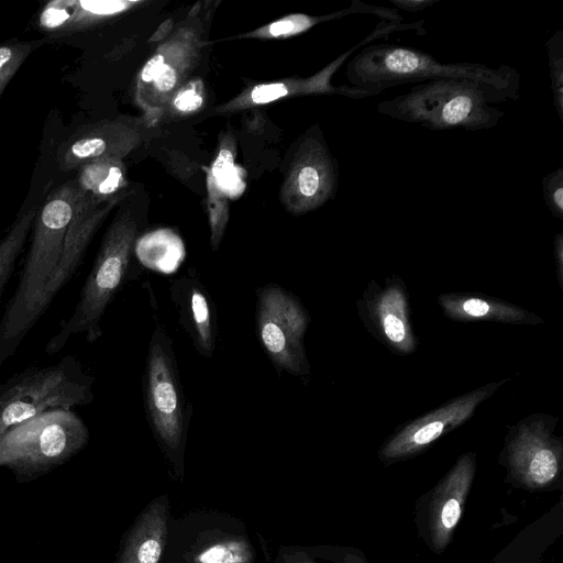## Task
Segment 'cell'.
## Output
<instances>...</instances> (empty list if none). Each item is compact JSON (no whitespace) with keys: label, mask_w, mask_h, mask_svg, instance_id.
Instances as JSON below:
<instances>
[{"label":"cell","mask_w":563,"mask_h":563,"mask_svg":"<svg viewBox=\"0 0 563 563\" xmlns=\"http://www.w3.org/2000/svg\"><path fill=\"white\" fill-rule=\"evenodd\" d=\"M79 196L75 180L65 183L48 195L37 211L18 287L0 321V367L27 334L29 313L59 262Z\"/></svg>","instance_id":"1"},{"label":"cell","mask_w":563,"mask_h":563,"mask_svg":"<svg viewBox=\"0 0 563 563\" xmlns=\"http://www.w3.org/2000/svg\"><path fill=\"white\" fill-rule=\"evenodd\" d=\"M352 87L378 96L384 90L437 78H466L519 98L521 77L516 68H490L478 63H442L432 55L397 44L365 45L347 64Z\"/></svg>","instance_id":"2"},{"label":"cell","mask_w":563,"mask_h":563,"mask_svg":"<svg viewBox=\"0 0 563 563\" xmlns=\"http://www.w3.org/2000/svg\"><path fill=\"white\" fill-rule=\"evenodd\" d=\"M514 95L466 78H437L378 103L382 114L442 131L492 129L504 112L492 103L516 100Z\"/></svg>","instance_id":"3"},{"label":"cell","mask_w":563,"mask_h":563,"mask_svg":"<svg viewBox=\"0 0 563 563\" xmlns=\"http://www.w3.org/2000/svg\"><path fill=\"white\" fill-rule=\"evenodd\" d=\"M137 223L126 214L118 217L104 234L90 273L71 316L48 341L45 353L59 352L70 336L85 334L93 343L102 335L101 322L108 306L130 279Z\"/></svg>","instance_id":"4"},{"label":"cell","mask_w":563,"mask_h":563,"mask_svg":"<svg viewBox=\"0 0 563 563\" xmlns=\"http://www.w3.org/2000/svg\"><path fill=\"white\" fill-rule=\"evenodd\" d=\"M142 394L145 418L162 451L173 464L183 461L192 404L187 400L173 339L156 322L147 344Z\"/></svg>","instance_id":"5"},{"label":"cell","mask_w":563,"mask_h":563,"mask_svg":"<svg viewBox=\"0 0 563 563\" xmlns=\"http://www.w3.org/2000/svg\"><path fill=\"white\" fill-rule=\"evenodd\" d=\"M89 429L73 410L52 409L0 434V466L23 481L64 464L88 443Z\"/></svg>","instance_id":"6"},{"label":"cell","mask_w":563,"mask_h":563,"mask_svg":"<svg viewBox=\"0 0 563 563\" xmlns=\"http://www.w3.org/2000/svg\"><path fill=\"white\" fill-rule=\"evenodd\" d=\"M92 385L93 377L73 355L14 375L2 384L0 434L47 410L89 405L95 398Z\"/></svg>","instance_id":"7"},{"label":"cell","mask_w":563,"mask_h":563,"mask_svg":"<svg viewBox=\"0 0 563 563\" xmlns=\"http://www.w3.org/2000/svg\"><path fill=\"white\" fill-rule=\"evenodd\" d=\"M558 421V417L533 413L507 427L498 456L506 483L530 493L562 489L563 438L554 434Z\"/></svg>","instance_id":"8"},{"label":"cell","mask_w":563,"mask_h":563,"mask_svg":"<svg viewBox=\"0 0 563 563\" xmlns=\"http://www.w3.org/2000/svg\"><path fill=\"white\" fill-rule=\"evenodd\" d=\"M310 321L300 299L280 285L269 283L256 289V336L278 375L309 378L305 336Z\"/></svg>","instance_id":"9"},{"label":"cell","mask_w":563,"mask_h":563,"mask_svg":"<svg viewBox=\"0 0 563 563\" xmlns=\"http://www.w3.org/2000/svg\"><path fill=\"white\" fill-rule=\"evenodd\" d=\"M477 468L475 452L461 454L433 487L420 495L413 522L426 547L441 555L451 544L470 495Z\"/></svg>","instance_id":"10"},{"label":"cell","mask_w":563,"mask_h":563,"mask_svg":"<svg viewBox=\"0 0 563 563\" xmlns=\"http://www.w3.org/2000/svg\"><path fill=\"white\" fill-rule=\"evenodd\" d=\"M508 380L483 385L400 426L378 449L379 462L389 466L420 455L438 439L466 422L476 408Z\"/></svg>","instance_id":"11"},{"label":"cell","mask_w":563,"mask_h":563,"mask_svg":"<svg viewBox=\"0 0 563 563\" xmlns=\"http://www.w3.org/2000/svg\"><path fill=\"white\" fill-rule=\"evenodd\" d=\"M356 309L366 330L390 352L409 355L417 350L408 291L399 276L386 277L383 286L372 279Z\"/></svg>","instance_id":"12"},{"label":"cell","mask_w":563,"mask_h":563,"mask_svg":"<svg viewBox=\"0 0 563 563\" xmlns=\"http://www.w3.org/2000/svg\"><path fill=\"white\" fill-rule=\"evenodd\" d=\"M112 202L100 208L98 207L100 202L92 200L80 191L64 240L59 262L43 286L29 313L25 324L26 332L43 316L56 294L67 284L80 266L86 250L96 231L109 213Z\"/></svg>","instance_id":"13"},{"label":"cell","mask_w":563,"mask_h":563,"mask_svg":"<svg viewBox=\"0 0 563 563\" xmlns=\"http://www.w3.org/2000/svg\"><path fill=\"white\" fill-rule=\"evenodd\" d=\"M168 292L178 322L194 349L202 357L211 358L218 342V312L199 273L190 267L183 275L169 279Z\"/></svg>","instance_id":"14"},{"label":"cell","mask_w":563,"mask_h":563,"mask_svg":"<svg viewBox=\"0 0 563 563\" xmlns=\"http://www.w3.org/2000/svg\"><path fill=\"white\" fill-rule=\"evenodd\" d=\"M338 188V165L323 139H308L296 164L292 189L298 201L297 209L307 211L331 199Z\"/></svg>","instance_id":"15"},{"label":"cell","mask_w":563,"mask_h":563,"mask_svg":"<svg viewBox=\"0 0 563 563\" xmlns=\"http://www.w3.org/2000/svg\"><path fill=\"white\" fill-rule=\"evenodd\" d=\"M128 146V131L122 123L107 121L85 125L60 144L57 162L62 170L79 169L91 161L119 159Z\"/></svg>","instance_id":"16"},{"label":"cell","mask_w":563,"mask_h":563,"mask_svg":"<svg viewBox=\"0 0 563 563\" xmlns=\"http://www.w3.org/2000/svg\"><path fill=\"white\" fill-rule=\"evenodd\" d=\"M438 305L445 317L459 322L489 321L531 325L543 322L531 311L479 292L440 294Z\"/></svg>","instance_id":"17"},{"label":"cell","mask_w":563,"mask_h":563,"mask_svg":"<svg viewBox=\"0 0 563 563\" xmlns=\"http://www.w3.org/2000/svg\"><path fill=\"white\" fill-rule=\"evenodd\" d=\"M137 3L125 0H55L43 8L38 24L51 34L74 33L115 16Z\"/></svg>","instance_id":"18"},{"label":"cell","mask_w":563,"mask_h":563,"mask_svg":"<svg viewBox=\"0 0 563 563\" xmlns=\"http://www.w3.org/2000/svg\"><path fill=\"white\" fill-rule=\"evenodd\" d=\"M166 534V508L153 504L132 530L119 563H159Z\"/></svg>","instance_id":"19"},{"label":"cell","mask_w":563,"mask_h":563,"mask_svg":"<svg viewBox=\"0 0 563 563\" xmlns=\"http://www.w3.org/2000/svg\"><path fill=\"white\" fill-rule=\"evenodd\" d=\"M75 181L85 196L102 202L124 185L123 165L117 158L91 161L79 168Z\"/></svg>","instance_id":"20"},{"label":"cell","mask_w":563,"mask_h":563,"mask_svg":"<svg viewBox=\"0 0 563 563\" xmlns=\"http://www.w3.org/2000/svg\"><path fill=\"white\" fill-rule=\"evenodd\" d=\"M38 209L37 205L22 209L0 240V299L32 230Z\"/></svg>","instance_id":"21"},{"label":"cell","mask_w":563,"mask_h":563,"mask_svg":"<svg viewBox=\"0 0 563 563\" xmlns=\"http://www.w3.org/2000/svg\"><path fill=\"white\" fill-rule=\"evenodd\" d=\"M254 551L251 544L239 537L214 541L195 554V563H251Z\"/></svg>","instance_id":"22"},{"label":"cell","mask_w":563,"mask_h":563,"mask_svg":"<svg viewBox=\"0 0 563 563\" xmlns=\"http://www.w3.org/2000/svg\"><path fill=\"white\" fill-rule=\"evenodd\" d=\"M45 43L46 40L42 38L29 42L13 40L0 44V98L25 59Z\"/></svg>","instance_id":"23"},{"label":"cell","mask_w":563,"mask_h":563,"mask_svg":"<svg viewBox=\"0 0 563 563\" xmlns=\"http://www.w3.org/2000/svg\"><path fill=\"white\" fill-rule=\"evenodd\" d=\"M551 90L556 114L563 123V29H558L545 43Z\"/></svg>","instance_id":"24"},{"label":"cell","mask_w":563,"mask_h":563,"mask_svg":"<svg viewBox=\"0 0 563 563\" xmlns=\"http://www.w3.org/2000/svg\"><path fill=\"white\" fill-rule=\"evenodd\" d=\"M325 561L320 562L308 552L295 551L284 556L285 563H369L364 553L353 547H329L323 551Z\"/></svg>","instance_id":"25"},{"label":"cell","mask_w":563,"mask_h":563,"mask_svg":"<svg viewBox=\"0 0 563 563\" xmlns=\"http://www.w3.org/2000/svg\"><path fill=\"white\" fill-rule=\"evenodd\" d=\"M542 196L551 214L563 220V167L543 176Z\"/></svg>","instance_id":"26"},{"label":"cell","mask_w":563,"mask_h":563,"mask_svg":"<svg viewBox=\"0 0 563 563\" xmlns=\"http://www.w3.org/2000/svg\"><path fill=\"white\" fill-rule=\"evenodd\" d=\"M287 93L288 87L283 82L261 84L252 89L250 100L254 104H265L280 99Z\"/></svg>","instance_id":"27"},{"label":"cell","mask_w":563,"mask_h":563,"mask_svg":"<svg viewBox=\"0 0 563 563\" xmlns=\"http://www.w3.org/2000/svg\"><path fill=\"white\" fill-rule=\"evenodd\" d=\"M202 101L196 88H185L176 96L173 103L180 112H192L202 106Z\"/></svg>","instance_id":"28"},{"label":"cell","mask_w":563,"mask_h":563,"mask_svg":"<svg viewBox=\"0 0 563 563\" xmlns=\"http://www.w3.org/2000/svg\"><path fill=\"white\" fill-rule=\"evenodd\" d=\"M165 64V56L163 54L152 56L142 68V81L145 84L154 81L159 76Z\"/></svg>","instance_id":"29"},{"label":"cell","mask_w":563,"mask_h":563,"mask_svg":"<svg viewBox=\"0 0 563 563\" xmlns=\"http://www.w3.org/2000/svg\"><path fill=\"white\" fill-rule=\"evenodd\" d=\"M177 73L170 66L165 64L159 76L154 80L155 88L161 92L172 91L177 84Z\"/></svg>","instance_id":"30"},{"label":"cell","mask_w":563,"mask_h":563,"mask_svg":"<svg viewBox=\"0 0 563 563\" xmlns=\"http://www.w3.org/2000/svg\"><path fill=\"white\" fill-rule=\"evenodd\" d=\"M438 2L439 0H390V3L397 11L402 10L407 12L423 11Z\"/></svg>","instance_id":"31"},{"label":"cell","mask_w":563,"mask_h":563,"mask_svg":"<svg viewBox=\"0 0 563 563\" xmlns=\"http://www.w3.org/2000/svg\"><path fill=\"white\" fill-rule=\"evenodd\" d=\"M553 254L556 265L558 282L560 287L563 289V232H560L554 236Z\"/></svg>","instance_id":"32"},{"label":"cell","mask_w":563,"mask_h":563,"mask_svg":"<svg viewBox=\"0 0 563 563\" xmlns=\"http://www.w3.org/2000/svg\"><path fill=\"white\" fill-rule=\"evenodd\" d=\"M2 387H3V386H2V384H1V385H0V394H1V391H2Z\"/></svg>","instance_id":"33"}]
</instances>
